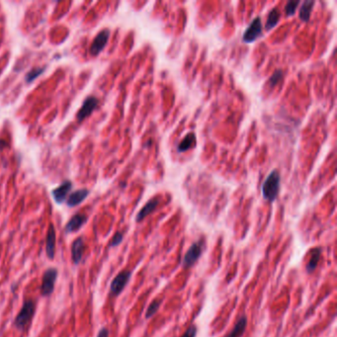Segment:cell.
<instances>
[{
  "label": "cell",
  "instance_id": "7c38bea8",
  "mask_svg": "<svg viewBox=\"0 0 337 337\" xmlns=\"http://www.w3.org/2000/svg\"><path fill=\"white\" fill-rule=\"evenodd\" d=\"M85 244L82 237H77L71 245V259L74 265H78L82 261Z\"/></svg>",
  "mask_w": 337,
  "mask_h": 337
},
{
  "label": "cell",
  "instance_id": "7402d4cb",
  "mask_svg": "<svg viewBox=\"0 0 337 337\" xmlns=\"http://www.w3.org/2000/svg\"><path fill=\"white\" fill-rule=\"evenodd\" d=\"M282 77H283V71L281 69L276 70L271 75V77H270L269 81H268V85H269L270 87H275L281 81Z\"/></svg>",
  "mask_w": 337,
  "mask_h": 337
},
{
  "label": "cell",
  "instance_id": "8992f818",
  "mask_svg": "<svg viewBox=\"0 0 337 337\" xmlns=\"http://www.w3.org/2000/svg\"><path fill=\"white\" fill-rule=\"evenodd\" d=\"M262 35V21L260 17L252 20L250 25L245 30L243 36V41L246 44L253 43Z\"/></svg>",
  "mask_w": 337,
  "mask_h": 337
},
{
  "label": "cell",
  "instance_id": "9a60e30c",
  "mask_svg": "<svg viewBox=\"0 0 337 337\" xmlns=\"http://www.w3.org/2000/svg\"><path fill=\"white\" fill-rule=\"evenodd\" d=\"M246 326H247V318L245 315H243L239 319V321L234 324L231 331L226 337H243Z\"/></svg>",
  "mask_w": 337,
  "mask_h": 337
},
{
  "label": "cell",
  "instance_id": "3957f363",
  "mask_svg": "<svg viewBox=\"0 0 337 337\" xmlns=\"http://www.w3.org/2000/svg\"><path fill=\"white\" fill-rule=\"evenodd\" d=\"M57 278V270L49 268L44 272L41 286V295L43 297H50L54 290V285Z\"/></svg>",
  "mask_w": 337,
  "mask_h": 337
},
{
  "label": "cell",
  "instance_id": "7a4b0ae2",
  "mask_svg": "<svg viewBox=\"0 0 337 337\" xmlns=\"http://www.w3.org/2000/svg\"><path fill=\"white\" fill-rule=\"evenodd\" d=\"M36 308L37 306L34 300H26L14 320V326L19 330H24L31 324L36 312Z\"/></svg>",
  "mask_w": 337,
  "mask_h": 337
},
{
  "label": "cell",
  "instance_id": "d4e9b609",
  "mask_svg": "<svg viewBox=\"0 0 337 337\" xmlns=\"http://www.w3.org/2000/svg\"><path fill=\"white\" fill-rule=\"evenodd\" d=\"M198 332V328L196 325H192L190 326L188 329L184 332V334L181 337H196Z\"/></svg>",
  "mask_w": 337,
  "mask_h": 337
},
{
  "label": "cell",
  "instance_id": "ba28073f",
  "mask_svg": "<svg viewBox=\"0 0 337 337\" xmlns=\"http://www.w3.org/2000/svg\"><path fill=\"white\" fill-rule=\"evenodd\" d=\"M97 106H98V99L96 97L94 96L87 97L84 100L81 108L77 113V116H76L77 120L80 122L84 121L87 117H89L93 113V111Z\"/></svg>",
  "mask_w": 337,
  "mask_h": 337
},
{
  "label": "cell",
  "instance_id": "ffe728a7",
  "mask_svg": "<svg viewBox=\"0 0 337 337\" xmlns=\"http://www.w3.org/2000/svg\"><path fill=\"white\" fill-rule=\"evenodd\" d=\"M162 301H163L162 299H156V300L151 302V304L149 305L147 312H146V319L147 320L151 319L158 311L161 306H162Z\"/></svg>",
  "mask_w": 337,
  "mask_h": 337
},
{
  "label": "cell",
  "instance_id": "6da1fadb",
  "mask_svg": "<svg viewBox=\"0 0 337 337\" xmlns=\"http://www.w3.org/2000/svg\"><path fill=\"white\" fill-rule=\"evenodd\" d=\"M281 176L278 170L274 169L270 172L262 185V195L268 202H274L280 192Z\"/></svg>",
  "mask_w": 337,
  "mask_h": 337
},
{
  "label": "cell",
  "instance_id": "4fadbf2b",
  "mask_svg": "<svg viewBox=\"0 0 337 337\" xmlns=\"http://www.w3.org/2000/svg\"><path fill=\"white\" fill-rule=\"evenodd\" d=\"M160 202H161V199L157 198V197H156V198L154 197V198L150 199L149 202L147 203V204L142 208V210L137 213V215L135 216V222H136V223H140V222L144 221V220H145L147 216H149V215H150L151 213H153L154 210L157 208V206H158Z\"/></svg>",
  "mask_w": 337,
  "mask_h": 337
},
{
  "label": "cell",
  "instance_id": "44dd1931",
  "mask_svg": "<svg viewBox=\"0 0 337 337\" xmlns=\"http://www.w3.org/2000/svg\"><path fill=\"white\" fill-rule=\"evenodd\" d=\"M46 69V67H43V68H35L33 69H31L27 74H26V77H25V81L27 83H31L34 81H36L41 74L45 71Z\"/></svg>",
  "mask_w": 337,
  "mask_h": 337
},
{
  "label": "cell",
  "instance_id": "484cf974",
  "mask_svg": "<svg viewBox=\"0 0 337 337\" xmlns=\"http://www.w3.org/2000/svg\"><path fill=\"white\" fill-rule=\"evenodd\" d=\"M97 337H109L108 329H107V328H105V327L101 328V330L99 331V333H98Z\"/></svg>",
  "mask_w": 337,
  "mask_h": 337
},
{
  "label": "cell",
  "instance_id": "ac0fdd59",
  "mask_svg": "<svg viewBox=\"0 0 337 337\" xmlns=\"http://www.w3.org/2000/svg\"><path fill=\"white\" fill-rule=\"evenodd\" d=\"M321 255H322V249L321 248H314L311 252V256H310V260L308 262V265H307V272L310 274L312 273L314 270L316 269L318 267V264L321 260Z\"/></svg>",
  "mask_w": 337,
  "mask_h": 337
},
{
  "label": "cell",
  "instance_id": "5b68a950",
  "mask_svg": "<svg viewBox=\"0 0 337 337\" xmlns=\"http://www.w3.org/2000/svg\"><path fill=\"white\" fill-rule=\"evenodd\" d=\"M203 244L204 242L199 241L193 243L189 247L182 261V265L184 268H191L200 259L203 253Z\"/></svg>",
  "mask_w": 337,
  "mask_h": 337
},
{
  "label": "cell",
  "instance_id": "9c48e42d",
  "mask_svg": "<svg viewBox=\"0 0 337 337\" xmlns=\"http://www.w3.org/2000/svg\"><path fill=\"white\" fill-rule=\"evenodd\" d=\"M55 242H56L55 229L54 225H50L46 236V253L50 260H54L55 255Z\"/></svg>",
  "mask_w": 337,
  "mask_h": 337
},
{
  "label": "cell",
  "instance_id": "603a6c76",
  "mask_svg": "<svg viewBox=\"0 0 337 337\" xmlns=\"http://www.w3.org/2000/svg\"><path fill=\"white\" fill-rule=\"evenodd\" d=\"M300 4L299 0H295V1H289L286 6H285V12L287 16H293L296 13L297 11L298 6Z\"/></svg>",
  "mask_w": 337,
  "mask_h": 337
},
{
  "label": "cell",
  "instance_id": "8fae6325",
  "mask_svg": "<svg viewBox=\"0 0 337 337\" xmlns=\"http://www.w3.org/2000/svg\"><path fill=\"white\" fill-rule=\"evenodd\" d=\"M71 188H72V183L69 180L65 181L62 185L54 188L53 192H52V194H53V197H54L55 203L63 204L65 202L68 198V194H69Z\"/></svg>",
  "mask_w": 337,
  "mask_h": 337
},
{
  "label": "cell",
  "instance_id": "30bf717a",
  "mask_svg": "<svg viewBox=\"0 0 337 337\" xmlns=\"http://www.w3.org/2000/svg\"><path fill=\"white\" fill-rule=\"evenodd\" d=\"M88 217L84 214H76L72 216L68 222V224L65 227V232L66 233H71L75 232L87 223Z\"/></svg>",
  "mask_w": 337,
  "mask_h": 337
},
{
  "label": "cell",
  "instance_id": "52a82bcc",
  "mask_svg": "<svg viewBox=\"0 0 337 337\" xmlns=\"http://www.w3.org/2000/svg\"><path fill=\"white\" fill-rule=\"evenodd\" d=\"M110 34L111 33L109 29H104L98 33V35L95 37L94 41L92 42V45L89 50V53L91 55L96 56L104 50V48L108 44Z\"/></svg>",
  "mask_w": 337,
  "mask_h": 337
},
{
  "label": "cell",
  "instance_id": "277c9868",
  "mask_svg": "<svg viewBox=\"0 0 337 337\" xmlns=\"http://www.w3.org/2000/svg\"><path fill=\"white\" fill-rule=\"evenodd\" d=\"M131 277H132V272L129 270L120 272L112 280V283L110 285V295L113 297L119 296L126 288V286L130 282Z\"/></svg>",
  "mask_w": 337,
  "mask_h": 337
},
{
  "label": "cell",
  "instance_id": "d6986e66",
  "mask_svg": "<svg viewBox=\"0 0 337 337\" xmlns=\"http://www.w3.org/2000/svg\"><path fill=\"white\" fill-rule=\"evenodd\" d=\"M280 18H281V14H280V11L279 9L277 8H274L270 11V13L268 14V17H267V21H266V24H265V29L266 31H270L271 29L275 27L279 21H280Z\"/></svg>",
  "mask_w": 337,
  "mask_h": 337
},
{
  "label": "cell",
  "instance_id": "5bb4252c",
  "mask_svg": "<svg viewBox=\"0 0 337 337\" xmlns=\"http://www.w3.org/2000/svg\"><path fill=\"white\" fill-rule=\"evenodd\" d=\"M89 190L88 189H81V190H76L74 192H72L69 196H68V200H67V205L68 207H75L77 205H80L81 203L83 202L87 196L89 195Z\"/></svg>",
  "mask_w": 337,
  "mask_h": 337
},
{
  "label": "cell",
  "instance_id": "cb8c5ba5",
  "mask_svg": "<svg viewBox=\"0 0 337 337\" xmlns=\"http://www.w3.org/2000/svg\"><path fill=\"white\" fill-rule=\"evenodd\" d=\"M124 240V234L122 232H117L114 234V236L112 237L111 240V243H110V247H116L118 245L121 244L122 242Z\"/></svg>",
  "mask_w": 337,
  "mask_h": 337
},
{
  "label": "cell",
  "instance_id": "e0dca14e",
  "mask_svg": "<svg viewBox=\"0 0 337 337\" xmlns=\"http://www.w3.org/2000/svg\"><path fill=\"white\" fill-rule=\"evenodd\" d=\"M313 6H314V2L311 0L303 2L302 6L300 8V12H299V17L302 21L308 22L310 20V14H311Z\"/></svg>",
  "mask_w": 337,
  "mask_h": 337
},
{
  "label": "cell",
  "instance_id": "2e32d148",
  "mask_svg": "<svg viewBox=\"0 0 337 337\" xmlns=\"http://www.w3.org/2000/svg\"><path fill=\"white\" fill-rule=\"evenodd\" d=\"M196 145V135L193 133H190L181 141V143L178 145L177 149L179 152H184L189 149L194 148Z\"/></svg>",
  "mask_w": 337,
  "mask_h": 337
}]
</instances>
